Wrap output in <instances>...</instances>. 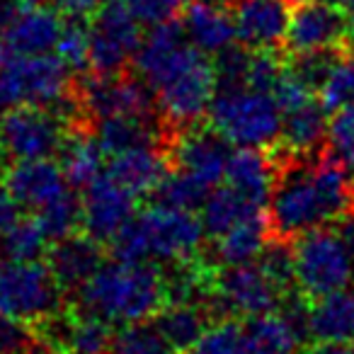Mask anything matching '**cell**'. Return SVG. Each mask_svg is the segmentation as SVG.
I'll return each instance as SVG.
<instances>
[{
	"instance_id": "obj_5",
	"label": "cell",
	"mask_w": 354,
	"mask_h": 354,
	"mask_svg": "<svg viewBox=\"0 0 354 354\" xmlns=\"http://www.w3.org/2000/svg\"><path fill=\"white\" fill-rule=\"evenodd\" d=\"M209 124L238 148H270L279 141L281 107L277 97L250 85H218Z\"/></svg>"
},
{
	"instance_id": "obj_23",
	"label": "cell",
	"mask_w": 354,
	"mask_h": 354,
	"mask_svg": "<svg viewBox=\"0 0 354 354\" xmlns=\"http://www.w3.org/2000/svg\"><path fill=\"white\" fill-rule=\"evenodd\" d=\"M102 243L93 241L90 236H68L64 241H56L49 248V270L54 274V279L59 281V286L64 291H78L100 267L104 265Z\"/></svg>"
},
{
	"instance_id": "obj_9",
	"label": "cell",
	"mask_w": 354,
	"mask_h": 354,
	"mask_svg": "<svg viewBox=\"0 0 354 354\" xmlns=\"http://www.w3.org/2000/svg\"><path fill=\"white\" fill-rule=\"evenodd\" d=\"M64 289L54 279L49 265L6 260L0 265V315L44 323L59 313Z\"/></svg>"
},
{
	"instance_id": "obj_8",
	"label": "cell",
	"mask_w": 354,
	"mask_h": 354,
	"mask_svg": "<svg viewBox=\"0 0 354 354\" xmlns=\"http://www.w3.org/2000/svg\"><path fill=\"white\" fill-rule=\"evenodd\" d=\"M286 291L262 270L260 262L221 267L212 274L209 286V310L226 315V318H255L262 313L281 308Z\"/></svg>"
},
{
	"instance_id": "obj_12",
	"label": "cell",
	"mask_w": 354,
	"mask_h": 354,
	"mask_svg": "<svg viewBox=\"0 0 354 354\" xmlns=\"http://www.w3.org/2000/svg\"><path fill=\"white\" fill-rule=\"evenodd\" d=\"M80 107L88 112L95 122L109 117H138L153 119L156 112V97L151 88L141 78L112 73L95 75L83 85Z\"/></svg>"
},
{
	"instance_id": "obj_13",
	"label": "cell",
	"mask_w": 354,
	"mask_h": 354,
	"mask_svg": "<svg viewBox=\"0 0 354 354\" xmlns=\"http://www.w3.org/2000/svg\"><path fill=\"white\" fill-rule=\"evenodd\" d=\"M347 37V12L328 0H306L291 10L286 49L294 56L335 51Z\"/></svg>"
},
{
	"instance_id": "obj_33",
	"label": "cell",
	"mask_w": 354,
	"mask_h": 354,
	"mask_svg": "<svg viewBox=\"0 0 354 354\" xmlns=\"http://www.w3.org/2000/svg\"><path fill=\"white\" fill-rule=\"evenodd\" d=\"M209 192L212 189L199 183L197 177L175 167V170H167V175L160 180V185L153 192V199H156V204H162V207L194 212V209H202Z\"/></svg>"
},
{
	"instance_id": "obj_51",
	"label": "cell",
	"mask_w": 354,
	"mask_h": 354,
	"mask_svg": "<svg viewBox=\"0 0 354 354\" xmlns=\"http://www.w3.org/2000/svg\"><path fill=\"white\" fill-rule=\"evenodd\" d=\"M61 354H64V352H61Z\"/></svg>"
},
{
	"instance_id": "obj_43",
	"label": "cell",
	"mask_w": 354,
	"mask_h": 354,
	"mask_svg": "<svg viewBox=\"0 0 354 354\" xmlns=\"http://www.w3.org/2000/svg\"><path fill=\"white\" fill-rule=\"evenodd\" d=\"M124 3L133 12V17L148 30L175 22V17L183 10V0H124Z\"/></svg>"
},
{
	"instance_id": "obj_24",
	"label": "cell",
	"mask_w": 354,
	"mask_h": 354,
	"mask_svg": "<svg viewBox=\"0 0 354 354\" xmlns=\"http://www.w3.org/2000/svg\"><path fill=\"white\" fill-rule=\"evenodd\" d=\"M107 175L127 187L133 197H153L160 180L167 175V158L156 146H138L109 158Z\"/></svg>"
},
{
	"instance_id": "obj_47",
	"label": "cell",
	"mask_w": 354,
	"mask_h": 354,
	"mask_svg": "<svg viewBox=\"0 0 354 354\" xmlns=\"http://www.w3.org/2000/svg\"><path fill=\"white\" fill-rule=\"evenodd\" d=\"M344 41L354 49V6L347 8V37H344Z\"/></svg>"
},
{
	"instance_id": "obj_31",
	"label": "cell",
	"mask_w": 354,
	"mask_h": 354,
	"mask_svg": "<svg viewBox=\"0 0 354 354\" xmlns=\"http://www.w3.org/2000/svg\"><path fill=\"white\" fill-rule=\"evenodd\" d=\"M100 146L104 148L107 156L131 151L138 146H156L158 143V129L153 119H138V117H109L100 119L95 127Z\"/></svg>"
},
{
	"instance_id": "obj_27",
	"label": "cell",
	"mask_w": 354,
	"mask_h": 354,
	"mask_svg": "<svg viewBox=\"0 0 354 354\" xmlns=\"http://www.w3.org/2000/svg\"><path fill=\"white\" fill-rule=\"evenodd\" d=\"M270 214L260 212L255 216L245 218L231 231L218 236L214 243V257L221 267L231 265H248L255 262L270 245Z\"/></svg>"
},
{
	"instance_id": "obj_16",
	"label": "cell",
	"mask_w": 354,
	"mask_h": 354,
	"mask_svg": "<svg viewBox=\"0 0 354 354\" xmlns=\"http://www.w3.org/2000/svg\"><path fill=\"white\" fill-rule=\"evenodd\" d=\"M228 158V141L214 129H187L172 143V162L177 170L197 177L209 189L226 177Z\"/></svg>"
},
{
	"instance_id": "obj_38",
	"label": "cell",
	"mask_w": 354,
	"mask_h": 354,
	"mask_svg": "<svg viewBox=\"0 0 354 354\" xmlns=\"http://www.w3.org/2000/svg\"><path fill=\"white\" fill-rule=\"evenodd\" d=\"M185 354H252L243 325L221 320L204 333V337Z\"/></svg>"
},
{
	"instance_id": "obj_30",
	"label": "cell",
	"mask_w": 354,
	"mask_h": 354,
	"mask_svg": "<svg viewBox=\"0 0 354 354\" xmlns=\"http://www.w3.org/2000/svg\"><path fill=\"white\" fill-rule=\"evenodd\" d=\"M260 212H265L262 204L250 202V199H245L243 194H238L236 189L226 185V187L209 192L199 216H202V223L207 228V238L216 241L218 236H223L233 226H238L241 221H245V218L255 216Z\"/></svg>"
},
{
	"instance_id": "obj_42",
	"label": "cell",
	"mask_w": 354,
	"mask_h": 354,
	"mask_svg": "<svg viewBox=\"0 0 354 354\" xmlns=\"http://www.w3.org/2000/svg\"><path fill=\"white\" fill-rule=\"evenodd\" d=\"M39 337L25 320L0 315V354H37Z\"/></svg>"
},
{
	"instance_id": "obj_48",
	"label": "cell",
	"mask_w": 354,
	"mask_h": 354,
	"mask_svg": "<svg viewBox=\"0 0 354 354\" xmlns=\"http://www.w3.org/2000/svg\"><path fill=\"white\" fill-rule=\"evenodd\" d=\"M8 56H10V49H8V44H6V37H3V32H0V66L6 64V61H8Z\"/></svg>"
},
{
	"instance_id": "obj_34",
	"label": "cell",
	"mask_w": 354,
	"mask_h": 354,
	"mask_svg": "<svg viewBox=\"0 0 354 354\" xmlns=\"http://www.w3.org/2000/svg\"><path fill=\"white\" fill-rule=\"evenodd\" d=\"M107 354H180L165 335L156 328V323H131L122 325L119 333H114L112 344Z\"/></svg>"
},
{
	"instance_id": "obj_3",
	"label": "cell",
	"mask_w": 354,
	"mask_h": 354,
	"mask_svg": "<svg viewBox=\"0 0 354 354\" xmlns=\"http://www.w3.org/2000/svg\"><path fill=\"white\" fill-rule=\"evenodd\" d=\"M80 313L97 315L109 325L146 323L167 304L165 274L153 262H104L78 291Z\"/></svg>"
},
{
	"instance_id": "obj_44",
	"label": "cell",
	"mask_w": 354,
	"mask_h": 354,
	"mask_svg": "<svg viewBox=\"0 0 354 354\" xmlns=\"http://www.w3.org/2000/svg\"><path fill=\"white\" fill-rule=\"evenodd\" d=\"M20 202L12 197L6 183H0V236H6L17 221H20Z\"/></svg>"
},
{
	"instance_id": "obj_14",
	"label": "cell",
	"mask_w": 354,
	"mask_h": 354,
	"mask_svg": "<svg viewBox=\"0 0 354 354\" xmlns=\"http://www.w3.org/2000/svg\"><path fill=\"white\" fill-rule=\"evenodd\" d=\"M80 207H83L80 231L97 243H112L136 216V197L107 172L85 187Z\"/></svg>"
},
{
	"instance_id": "obj_2",
	"label": "cell",
	"mask_w": 354,
	"mask_h": 354,
	"mask_svg": "<svg viewBox=\"0 0 354 354\" xmlns=\"http://www.w3.org/2000/svg\"><path fill=\"white\" fill-rule=\"evenodd\" d=\"M354 212V177L335 158L281 172L270 197V223L281 238H299Z\"/></svg>"
},
{
	"instance_id": "obj_21",
	"label": "cell",
	"mask_w": 354,
	"mask_h": 354,
	"mask_svg": "<svg viewBox=\"0 0 354 354\" xmlns=\"http://www.w3.org/2000/svg\"><path fill=\"white\" fill-rule=\"evenodd\" d=\"M44 325L46 342L64 354H107L114 337L107 320L80 310L71 315L56 313Z\"/></svg>"
},
{
	"instance_id": "obj_28",
	"label": "cell",
	"mask_w": 354,
	"mask_h": 354,
	"mask_svg": "<svg viewBox=\"0 0 354 354\" xmlns=\"http://www.w3.org/2000/svg\"><path fill=\"white\" fill-rule=\"evenodd\" d=\"M104 148L97 136L88 131H68L59 151V165L73 187H88L104 175Z\"/></svg>"
},
{
	"instance_id": "obj_7",
	"label": "cell",
	"mask_w": 354,
	"mask_h": 354,
	"mask_svg": "<svg viewBox=\"0 0 354 354\" xmlns=\"http://www.w3.org/2000/svg\"><path fill=\"white\" fill-rule=\"evenodd\" d=\"M296 289L306 299H320L347 289L354 277V255L347 241L333 228H315L296 238Z\"/></svg>"
},
{
	"instance_id": "obj_39",
	"label": "cell",
	"mask_w": 354,
	"mask_h": 354,
	"mask_svg": "<svg viewBox=\"0 0 354 354\" xmlns=\"http://www.w3.org/2000/svg\"><path fill=\"white\" fill-rule=\"evenodd\" d=\"M328 143L335 160H339L354 177V104L335 109L328 122Z\"/></svg>"
},
{
	"instance_id": "obj_46",
	"label": "cell",
	"mask_w": 354,
	"mask_h": 354,
	"mask_svg": "<svg viewBox=\"0 0 354 354\" xmlns=\"http://www.w3.org/2000/svg\"><path fill=\"white\" fill-rule=\"evenodd\" d=\"M306 354H354V342H315Z\"/></svg>"
},
{
	"instance_id": "obj_11",
	"label": "cell",
	"mask_w": 354,
	"mask_h": 354,
	"mask_svg": "<svg viewBox=\"0 0 354 354\" xmlns=\"http://www.w3.org/2000/svg\"><path fill=\"white\" fill-rule=\"evenodd\" d=\"M141 27L124 0H104L90 22V68L100 75L122 73L136 59Z\"/></svg>"
},
{
	"instance_id": "obj_29",
	"label": "cell",
	"mask_w": 354,
	"mask_h": 354,
	"mask_svg": "<svg viewBox=\"0 0 354 354\" xmlns=\"http://www.w3.org/2000/svg\"><path fill=\"white\" fill-rule=\"evenodd\" d=\"M212 310L194 301H180V304H165L160 313L153 318L156 328L165 335V339L177 352H189L199 339L204 337L209 325Z\"/></svg>"
},
{
	"instance_id": "obj_45",
	"label": "cell",
	"mask_w": 354,
	"mask_h": 354,
	"mask_svg": "<svg viewBox=\"0 0 354 354\" xmlns=\"http://www.w3.org/2000/svg\"><path fill=\"white\" fill-rule=\"evenodd\" d=\"M51 8L61 12L64 17H88L102 6L104 0H46Z\"/></svg>"
},
{
	"instance_id": "obj_22",
	"label": "cell",
	"mask_w": 354,
	"mask_h": 354,
	"mask_svg": "<svg viewBox=\"0 0 354 354\" xmlns=\"http://www.w3.org/2000/svg\"><path fill=\"white\" fill-rule=\"evenodd\" d=\"M281 172L277 170V162L265 148H238L231 153L226 165V185L238 194L255 204H270V197L277 187Z\"/></svg>"
},
{
	"instance_id": "obj_19",
	"label": "cell",
	"mask_w": 354,
	"mask_h": 354,
	"mask_svg": "<svg viewBox=\"0 0 354 354\" xmlns=\"http://www.w3.org/2000/svg\"><path fill=\"white\" fill-rule=\"evenodd\" d=\"M306 310L289 304L281 310L248 318L243 330L252 354H299L304 337H308Z\"/></svg>"
},
{
	"instance_id": "obj_20",
	"label": "cell",
	"mask_w": 354,
	"mask_h": 354,
	"mask_svg": "<svg viewBox=\"0 0 354 354\" xmlns=\"http://www.w3.org/2000/svg\"><path fill=\"white\" fill-rule=\"evenodd\" d=\"M185 37L209 56H218L236 44L233 10L223 0H189L180 17Z\"/></svg>"
},
{
	"instance_id": "obj_6",
	"label": "cell",
	"mask_w": 354,
	"mask_h": 354,
	"mask_svg": "<svg viewBox=\"0 0 354 354\" xmlns=\"http://www.w3.org/2000/svg\"><path fill=\"white\" fill-rule=\"evenodd\" d=\"M71 71L56 54H10L0 66V112L12 107H61L68 102Z\"/></svg>"
},
{
	"instance_id": "obj_40",
	"label": "cell",
	"mask_w": 354,
	"mask_h": 354,
	"mask_svg": "<svg viewBox=\"0 0 354 354\" xmlns=\"http://www.w3.org/2000/svg\"><path fill=\"white\" fill-rule=\"evenodd\" d=\"M284 71H286V66L277 59L274 51H252L250 49L243 85L265 90V93H274L277 83H279V78L284 75Z\"/></svg>"
},
{
	"instance_id": "obj_26",
	"label": "cell",
	"mask_w": 354,
	"mask_h": 354,
	"mask_svg": "<svg viewBox=\"0 0 354 354\" xmlns=\"http://www.w3.org/2000/svg\"><path fill=\"white\" fill-rule=\"evenodd\" d=\"M306 328L315 342H354V291L339 289L313 299Z\"/></svg>"
},
{
	"instance_id": "obj_50",
	"label": "cell",
	"mask_w": 354,
	"mask_h": 354,
	"mask_svg": "<svg viewBox=\"0 0 354 354\" xmlns=\"http://www.w3.org/2000/svg\"><path fill=\"white\" fill-rule=\"evenodd\" d=\"M289 6H301V3H306V0H286Z\"/></svg>"
},
{
	"instance_id": "obj_25",
	"label": "cell",
	"mask_w": 354,
	"mask_h": 354,
	"mask_svg": "<svg viewBox=\"0 0 354 354\" xmlns=\"http://www.w3.org/2000/svg\"><path fill=\"white\" fill-rule=\"evenodd\" d=\"M320 97H310L306 102L289 107L281 112V133L279 143L284 153L291 158L296 156H310L315 153L328 138V122L330 117Z\"/></svg>"
},
{
	"instance_id": "obj_37",
	"label": "cell",
	"mask_w": 354,
	"mask_h": 354,
	"mask_svg": "<svg viewBox=\"0 0 354 354\" xmlns=\"http://www.w3.org/2000/svg\"><path fill=\"white\" fill-rule=\"evenodd\" d=\"M318 97L328 112L354 104V56L335 59L325 80L320 83Z\"/></svg>"
},
{
	"instance_id": "obj_41",
	"label": "cell",
	"mask_w": 354,
	"mask_h": 354,
	"mask_svg": "<svg viewBox=\"0 0 354 354\" xmlns=\"http://www.w3.org/2000/svg\"><path fill=\"white\" fill-rule=\"evenodd\" d=\"M257 262L262 270L289 294L291 286H296V260H294V248L284 245V243H270L265 248Z\"/></svg>"
},
{
	"instance_id": "obj_1",
	"label": "cell",
	"mask_w": 354,
	"mask_h": 354,
	"mask_svg": "<svg viewBox=\"0 0 354 354\" xmlns=\"http://www.w3.org/2000/svg\"><path fill=\"white\" fill-rule=\"evenodd\" d=\"M138 78L151 88L167 124L189 129L209 114L216 95V66L192 46L177 22L151 27L133 59Z\"/></svg>"
},
{
	"instance_id": "obj_49",
	"label": "cell",
	"mask_w": 354,
	"mask_h": 354,
	"mask_svg": "<svg viewBox=\"0 0 354 354\" xmlns=\"http://www.w3.org/2000/svg\"><path fill=\"white\" fill-rule=\"evenodd\" d=\"M328 3H333V6H337V8H352L354 6V0H328Z\"/></svg>"
},
{
	"instance_id": "obj_36",
	"label": "cell",
	"mask_w": 354,
	"mask_h": 354,
	"mask_svg": "<svg viewBox=\"0 0 354 354\" xmlns=\"http://www.w3.org/2000/svg\"><path fill=\"white\" fill-rule=\"evenodd\" d=\"M54 54L71 73H83L90 68V25H85L83 17H66Z\"/></svg>"
},
{
	"instance_id": "obj_15",
	"label": "cell",
	"mask_w": 354,
	"mask_h": 354,
	"mask_svg": "<svg viewBox=\"0 0 354 354\" xmlns=\"http://www.w3.org/2000/svg\"><path fill=\"white\" fill-rule=\"evenodd\" d=\"M231 10L236 37L245 49L274 51L284 44L291 20L286 0H236Z\"/></svg>"
},
{
	"instance_id": "obj_17",
	"label": "cell",
	"mask_w": 354,
	"mask_h": 354,
	"mask_svg": "<svg viewBox=\"0 0 354 354\" xmlns=\"http://www.w3.org/2000/svg\"><path fill=\"white\" fill-rule=\"evenodd\" d=\"M64 22L66 20H61V12L56 8L44 6L41 0H22L15 20L3 32V37H6L10 54H51L56 49V44H59Z\"/></svg>"
},
{
	"instance_id": "obj_4",
	"label": "cell",
	"mask_w": 354,
	"mask_h": 354,
	"mask_svg": "<svg viewBox=\"0 0 354 354\" xmlns=\"http://www.w3.org/2000/svg\"><path fill=\"white\" fill-rule=\"evenodd\" d=\"M207 241L202 216L185 209L153 204L136 214L127 228L114 238V260L153 262V265H187L197 262Z\"/></svg>"
},
{
	"instance_id": "obj_32",
	"label": "cell",
	"mask_w": 354,
	"mask_h": 354,
	"mask_svg": "<svg viewBox=\"0 0 354 354\" xmlns=\"http://www.w3.org/2000/svg\"><path fill=\"white\" fill-rule=\"evenodd\" d=\"M51 238L41 228L39 218H20L6 236H0V252L6 260L35 262L49 252Z\"/></svg>"
},
{
	"instance_id": "obj_10",
	"label": "cell",
	"mask_w": 354,
	"mask_h": 354,
	"mask_svg": "<svg viewBox=\"0 0 354 354\" xmlns=\"http://www.w3.org/2000/svg\"><path fill=\"white\" fill-rule=\"evenodd\" d=\"M66 104L61 107H12L3 112L0 151L12 160L54 158L68 136L64 117Z\"/></svg>"
},
{
	"instance_id": "obj_18",
	"label": "cell",
	"mask_w": 354,
	"mask_h": 354,
	"mask_svg": "<svg viewBox=\"0 0 354 354\" xmlns=\"http://www.w3.org/2000/svg\"><path fill=\"white\" fill-rule=\"evenodd\" d=\"M3 183L8 185L12 197L20 202V207L32 209V212H39L46 204L68 192V180L59 162L51 158L12 160L6 170Z\"/></svg>"
},
{
	"instance_id": "obj_35",
	"label": "cell",
	"mask_w": 354,
	"mask_h": 354,
	"mask_svg": "<svg viewBox=\"0 0 354 354\" xmlns=\"http://www.w3.org/2000/svg\"><path fill=\"white\" fill-rule=\"evenodd\" d=\"M35 216L39 218L41 228L51 238V243L75 236L83 228V207H80V199L73 197L71 192L61 194L59 199L46 204L44 209L35 212Z\"/></svg>"
}]
</instances>
